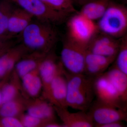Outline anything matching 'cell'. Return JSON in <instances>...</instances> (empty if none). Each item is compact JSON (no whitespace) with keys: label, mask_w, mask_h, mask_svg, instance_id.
Listing matches in <instances>:
<instances>
[{"label":"cell","mask_w":127,"mask_h":127,"mask_svg":"<svg viewBox=\"0 0 127 127\" xmlns=\"http://www.w3.org/2000/svg\"><path fill=\"white\" fill-rule=\"evenodd\" d=\"M54 109L51 104L42 103L30 107L28 109V114L41 120H45L46 123L55 121Z\"/></svg>","instance_id":"cell-17"},{"label":"cell","mask_w":127,"mask_h":127,"mask_svg":"<svg viewBox=\"0 0 127 127\" xmlns=\"http://www.w3.org/2000/svg\"><path fill=\"white\" fill-rule=\"evenodd\" d=\"M15 41L13 39H0V56L15 45Z\"/></svg>","instance_id":"cell-27"},{"label":"cell","mask_w":127,"mask_h":127,"mask_svg":"<svg viewBox=\"0 0 127 127\" xmlns=\"http://www.w3.org/2000/svg\"><path fill=\"white\" fill-rule=\"evenodd\" d=\"M103 74L116 88L124 102L127 104V75L113 65Z\"/></svg>","instance_id":"cell-16"},{"label":"cell","mask_w":127,"mask_h":127,"mask_svg":"<svg viewBox=\"0 0 127 127\" xmlns=\"http://www.w3.org/2000/svg\"><path fill=\"white\" fill-rule=\"evenodd\" d=\"M88 110L87 113L95 127L115 121L127 122V110L117 108L97 100L92 103Z\"/></svg>","instance_id":"cell-7"},{"label":"cell","mask_w":127,"mask_h":127,"mask_svg":"<svg viewBox=\"0 0 127 127\" xmlns=\"http://www.w3.org/2000/svg\"><path fill=\"white\" fill-rule=\"evenodd\" d=\"M111 0H92L83 5L78 12L90 20H98L104 14Z\"/></svg>","instance_id":"cell-15"},{"label":"cell","mask_w":127,"mask_h":127,"mask_svg":"<svg viewBox=\"0 0 127 127\" xmlns=\"http://www.w3.org/2000/svg\"><path fill=\"white\" fill-rule=\"evenodd\" d=\"M20 59L18 52L14 49L7 50L0 56V77L11 70Z\"/></svg>","instance_id":"cell-19"},{"label":"cell","mask_w":127,"mask_h":127,"mask_svg":"<svg viewBox=\"0 0 127 127\" xmlns=\"http://www.w3.org/2000/svg\"><path fill=\"white\" fill-rule=\"evenodd\" d=\"M125 125L123 121H115L101 125L98 127H124Z\"/></svg>","instance_id":"cell-28"},{"label":"cell","mask_w":127,"mask_h":127,"mask_svg":"<svg viewBox=\"0 0 127 127\" xmlns=\"http://www.w3.org/2000/svg\"><path fill=\"white\" fill-rule=\"evenodd\" d=\"M14 6L7 0L0 1V39H7V26Z\"/></svg>","instance_id":"cell-18"},{"label":"cell","mask_w":127,"mask_h":127,"mask_svg":"<svg viewBox=\"0 0 127 127\" xmlns=\"http://www.w3.org/2000/svg\"><path fill=\"white\" fill-rule=\"evenodd\" d=\"M114 61L113 65L127 75V34L120 38V47Z\"/></svg>","instance_id":"cell-21"},{"label":"cell","mask_w":127,"mask_h":127,"mask_svg":"<svg viewBox=\"0 0 127 127\" xmlns=\"http://www.w3.org/2000/svg\"><path fill=\"white\" fill-rule=\"evenodd\" d=\"M66 27V37L87 50L92 39L99 32L95 22L88 20L78 12L74 14L67 20Z\"/></svg>","instance_id":"cell-4"},{"label":"cell","mask_w":127,"mask_h":127,"mask_svg":"<svg viewBox=\"0 0 127 127\" xmlns=\"http://www.w3.org/2000/svg\"><path fill=\"white\" fill-rule=\"evenodd\" d=\"M18 103L13 100L3 103L0 107V116L4 117H15L20 111Z\"/></svg>","instance_id":"cell-23"},{"label":"cell","mask_w":127,"mask_h":127,"mask_svg":"<svg viewBox=\"0 0 127 127\" xmlns=\"http://www.w3.org/2000/svg\"><path fill=\"white\" fill-rule=\"evenodd\" d=\"M22 79L23 87L29 95L35 96L38 94L42 86L41 78L32 72L25 75Z\"/></svg>","instance_id":"cell-20"},{"label":"cell","mask_w":127,"mask_h":127,"mask_svg":"<svg viewBox=\"0 0 127 127\" xmlns=\"http://www.w3.org/2000/svg\"><path fill=\"white\" fill-rule=\"evenodd\" d=\"M72 0L73 1V0Z\"/></svg>","instance_id":"cell-32"},{"label":"cell","mask_w":127,"mask_h":127,"mask_svg":"<svg viewBox=\"0 0 127 127\" xmlns=\"http://www.w3.org/2000/svg\"><path fill=\"white\" fill-rule=\"evenodd\" d=\"M60 118L63 122L64 127H93L94 125L87 112L79 111L72 113L67 108L55 107Z\"/></svg>","instance_id":"cell-13"},{"label":"cell","mask_w":127,"mask_h":127,"mask_svg":"<svg viewBox=\"0 0 127 127\" xmlns=\"http://www.w3.org/2000/svg\"><path fill=\"white\" fill-rule=\"evenodd\" d=\"M96 24L100 32L115 39L122 38L127 34V7L111 0Z\"/></svg>","instance_id":"cell-3"},{"label":"cell","mask_w":127,"mask_h":127,"mask_svg":"<svg viewBox=\"0 0 127 127\" xmlns=\"http://www.w3.org/2000/svg\"><path fill=\"white\" fill-rule=\"evenodd\" d=\"M116 58L95 54L87 50L84 74L93 77L101 75L109 68Z\"/></svg>","instance_id":"cell-12"},{"label":"cell","mask_w":127,"mask_h":127,"mask_svg":"<svg viewBox=\"0 0 127 127\" xmlns=\"http://www.w3.org/2000/svg\"><path fill=\"white\" fill-rule=\"evenodd\" d=\"M92 0H77L78 1L79 4L83 5L85 4L86 2H88L89 1Z\"/></svg>","instance_id":"cell-29"},{"label":"cell","mask_w":127,"mask_h":127,"mask_svg":"<svg viewBox=\"0 0 127 127\" xmlns=\"http://www.w3.org/2000/svg\"><path fill=\"white\" fill-rule=\"evenodd\" d=\"M53 25L33 20L18 35L20 41L29 50L47 54L58 39L57 32Z\"/></svg>","instance_id":"cell-1"},{"label":"cell","mask_w":127,"mask_h":127,"mask_svg":"<svg viewBox=\"0 0 127 127\" xmlns=\"http://www.w3.org/2000/svg\"><path fill=\"white\" fill-rule=\"evenodd\" d=\"M48 6L57 11L66 15L77 13L72 0H41Z\"/></svg>","instance_id":"cell-22"},{"label":"cell","mask_w":127,"mask_h":127,"mask_svg":"<svg viewBox=\"0 0 127 127\" xmlns=\"http://www.w3.org/2000/svg\"><path fill=\"white\" fill-rule=\"evenodd\" d=\"M125 0V1H126H126H127V0Z\"/></svg>","instance_id":"cell-31"},{"label":"cell","mask_w":127,"mask_h":127,"mask_svg":"<svg viewBox=\"0 0 127 127\" xmlns=\"http://www.w3.org/2000/svg\"><path fill=\"white\" fill-rule=\"evenodd\" d=\"M67 82L64 68L55 77L46 91L47 95L55 106L67 108L66 103Z\"/></svg>","instance_id":"cell-10"},{"label":"cell","mask_w":127,"mask_h":127,"mask_svg":"<svg viewBox=\"0 0 127 127\" xmlns=\"http://www.w3.org/2000/svg\"><path fill=\"white\" fill-rule=\"evenodd\" d=\"M41 119L27 114L24 116L22 120L23 127H35L40 124Z\"/></svg>","instance_id":"cell-26"},{"label":"cell","mask_w":127,"mask_h":127,"mask_svg":"<svg viewBox=\"0 0 127 127\" xmlns=\"http://www.w3.org/2000/svg\"><path fill=\"white\" fill-rule=\"evenodd\" d=\"M93 87L97 101L127 110V104L124 102L117 91L103 73L95 77Z\"/></svg>","instance_id":"cell-8"},{"label":"cell","mask_w":127,"mask_h":127,"mask_svg":"<svg viewBox=\"0 0 127 127\" xmlns=\"http://www.w3.org/2000/svg\"><path fill=\"white\" fill-rule=\"evenodd\" d=\"M0 124L2 127H23L21 122L15 117H2L1 120Z\"/></svg>","instance_id":"cell-25"},{"label":"cell","mask_w":127,"mask_h":127,"mask_svg":"<svg viewBox=\"0 0 127 127\" xmlns=\"http://www.w3.org/2000/svg\"><path fill=\"white\" fill-rule=\"evenodd\" d=\"M87 49L66 37L63 42L61 62L67 72L84 74Z\"/></svg>","instance_id":"cell-5"},{"label":"cell","mask_w":127,"mask_h":127,"mask_svg":"<svg viewBox=\"0 0 127 127\" xmlns=\"http://www.w3.org/2000/svg\"><path fill=\"white\" fill-rule=\"evenodd\" d=\"M34 17L21 7H14L7 26L6 37L13 39L18 36L33 21Z\"/></svg>","instance_id":"cell-11"},{"label":"cell","mask_w":127,"mask_h":127,"mask_svg":"<svg viewBox=\"0 0 127 127\" xmlns=\"http://www.w3.org/2000/svg\"><path fill=\"white\" fill-rule=\"evenodd\" d=\"M24 9L35 19L53 25L63 23L68 15L57 11L41 0H7Z\"/></svg>","instance_id":"cell-6"},{"label":"cell","mask_w":127,"mask_h":127,"mask_svg":"<svg viewBox=\"0 0 127 127\" xmlns=\"http://www.w3.org/2000/svg\"><path fill=\"white\" fill-rule=\"evenodd\" d=\"M47 54L38 67L41 79L45 85L46 91L53 78L64 68L61 62H57L55 55H47Z\"/></svg>","instance_id":"cell-14"},{"label":"cell","mask_w":127,"mask_h":127,"mask_svg":"<svg viewBox=\"0 0 127 127\" xmlns=\"http://www.w3.org/2000/svg\"><path fill=\"white\" fill-rule=\"evenodd\" d=\"M2 95H1V92L0 91V107L2 105Z\"/></svg>","instance_id":"cell-30"},{"label":"cell","mask_w":127,"mask_h":127,"mask_svg":"<svg viewBox=\"0 0 127 127\" xmlns=\"http://www.w3.org/2000/svg\"><path fill=\"white\" fill-rule=\"evenodd\" d=\"M120 44V40L98 32L90 41L87 50L104 56L116 57Z\"/></svg>","instance_id":"cell-9"},{"label":"cell","mask_w":127,"mask_h":127,"mask_svg":"<svg viewBox=\"0 0 127 127\" xmlns=\"http://www.w3.org/2000/svg\"><path fill=\"white\" fill-rule=\"evenodd\" d=\"M67 82L66 103L67 107L87 112L95 94L93 83L95 77L84 74H71L65 70Z\"/></svg>","instance_id":"cell-2"},{"label":"cell","mask_w":127,"mask_h":127,"mask_svg":"<svg viewBox=\"0 0 127 127\" xmlns=\"http://www.w3.org/2000/svg\"><path fill=\"white\" fill-rule=\"evenodd\" d=\"M2 95V104L11 101L14 99L16 91L15 87L11 84H7L2 88L1 91Z\"/></svg>","instance_id":"cell-24"}]
</instances>
